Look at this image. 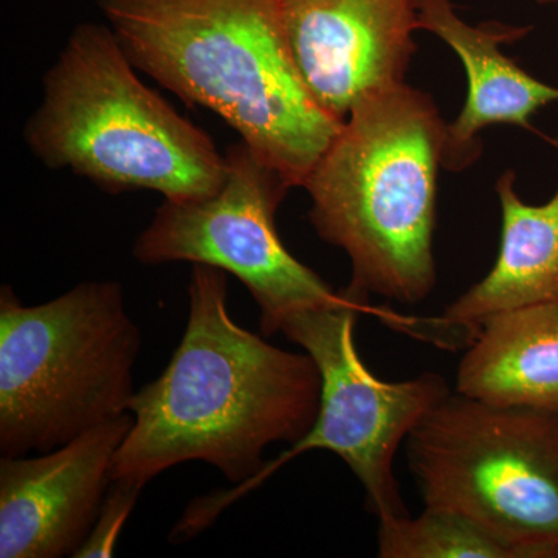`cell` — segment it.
<instances>
[{"instance_id": "6da1fadb", "label": "cell", "mask_w": 558, "mask_h": 558, "mask_svg": "<svg viewBox=\"0 0 558 558\" xmlns=\"http://www.w3.org/2000/svg\"><path fill=\"white\" fill-rule=\"evenodd\" d=\"M322 377L304 352L242 328L229 311V274L193 264L189 322L156 380L135 391L134 424L112 481L145 487L165 470L202 461L248 490L277 442H300L317 421Z\"/></svg>"}, {"instance_id": "7a4b0ae2", "label": "cell", "mask_w": 558, "mask_h": 558, "mask_svg": "<svg viewBox=\"0 0 558 558\" xmlns=\"http://www.w3.org/2000/svg\"><path fill=\"white\" fill-rule=\"evenodd\" d=\"M134 68L215 112L292 189L343 121L301 78L278 0H97Z\"/></svg>"}, {"instance_id": "3957f363", "label": "cell", "mask_w": 558, "mask_h": 558, "mask_svg": "<svg viewBox=\"0 0 558 558\" xmlns=\"http://www.w3.org/2000/svg\"><path fill=\"white\" fill-rule=\"evenodd\" d=\"M447 126L432 95L403 81L360 98L318 160L307 218L347 253L349 288L405 304L432 295Z\"/></svg>"}, {"instance_id": "277c9868", "label": "cell", "mask_w": 558, "mask_h": 558, "mask_svg": "<svg viewBox=\"0 0 558 558\" xmlns=\"http://www.w3.org/2000/svg\"><path fill=\"white\" fill-rule=\"evenodd\" d=\"M43 90L24 138L50 170L171 202L205 199L226 182V154L138 78L109 25L70 33Z\"/></svg>"}, {"instance_id": "5b68a950", "label": "cell", "mask_w": 558, "mask_h": 558, "mask_svg": "<svg viewBox=\"0 0 558 558\" xmlns=\"http://www.w3.org/2000/svg\"><path fill=\"white\" fill-rule=\"evenodd\" d=\"M142 332L119 281H86L25 306L0 289V453L64 446L130 413Z\"/></svg>"}, {"instance_id": "8992f818", "label": "cell", "mask_w": 558, "mask_h": 558, "mask_svg": "<svg viewBox=\"0 0 558 558\" xmlns=\"http://www.w3.org/2000/svg\"><path fill=\"white\" fill-rule=\"evenodd\" d=\"M424 505L454 510L558 558V410L497 407L450 392L407 439Z\"/></svg>"}, {"instance_id": "52a82bcc", "label": "cell", "mask_w": 558, "mask_h": 558, "mask_svg": "<svg viewBox=\"0 0 558 558\" xmlns=\"http://www.w3.org/2000/svg\"><path fill=\"white\" fill-rule=\"evenodd\" d=\"M226 159L218 193L165 201L135 240L132 256L143 266L205 264L233 275L258 304L266 337L306 312L339 304L347 290L330 288L279 236L275 218L292 186L245 143L230 146Z\"/></svg>"}, {"instance_id": "ba28073f", "label": "cell", "mask_w": 558, "mask_h": 558, "mask_svg": "<svg viewBox=\"0 0 558 558\" xmlns=\"http://www.w3.org/2000/svg\"><path fill=\"white\" fill-rule=\"evenodd\" d=\"M368 311V295L348 286L339 304L306 312L282 329L317 365L318 416L311 432L266 465L250 488L289 459L326 450L354 473L365 490L366 508L377 520L409 515L396 478V454L425 414L451 391L438 373L400 381L379 379L363 362L355 341L360 315Z\"/></svg>"}, {"instance_id": "9c48e42d", "label": "cell", "mask_w": 558, "mask_h": 558, "mask_svg": "<svg viewBox=\"0 0 558 558\" xmlns=\"http://www.w3.org/2000/svg\"><path fill=\"white\" fill-rule=\"evenodd\" d=\"M286 38L312 97L343 121L371 94L407 81L416 0H278Z\"/></svg>"}, {"instance_id": "30bf717a", "label": "cell", "mask_w": 558, "mask_h": 558, "mask_svg": "<svg viewBox=\"0 0 558 558\" xmlns=\"http://www.w3.org/2000/svg\"><path fill=\"white\" fill-rule=\"evenodd\" d=\"M132 424L123 414L46 453L0 459V557H75Z\"/></svg>"}, {"instance_id": "8fae6325", "label": "cell", "mask_w": 558, "mask_h": 558, "mask_svg": "<svg viewBox=\"0 0 558 558\" xmlns=\"http://www.w3.org/2000/svg\"><path fill=\"white\" fill-rule=\"evenodd\" d=\"M418 32L432 33L457 53L468 76V95L447 126L444 170H468L483 153L481 134L509 124L539 134L532 123L539 109L558 105V87L543 83L501 50L526 38L527 25L487 21L469 24L454 0H416Z\"/></svg>"}, {"instance_id": "7c38bea8", "label": "cell", "mask_w": 558, "mask_h": 558, "mask_svg": "<svg viewBox=\"0 0 558 558\" xmlns=\"http://www.w3.org/2000/svg\"><path fill=\"white\" fill-rule=\"evenodd\" d=\"M495 191L501 208L497 260L436 317L468 347L494 315L558 303V189L545 204H526L517 191L515 172L509 170L499 175Z\"/></svg>"}, {"instance_id": "4fadbf2b", "label": "cell", "mask_w": 558, "mask_h": 558, "mask_svg": "<svg viewBox=\"0 0 558 558\" xmlns=\"http://www.w3.org/2000/svg\"><path fill=\"white\" fill-rule=\"evenodd\" d=\"M454 391L488 405L558 410V303L483 323L459 362Z\"/></svg>"}, {"instance_id": "5bb4252c", "label": "cell", "mask_w": 558, "mask_h": 558, "mask_svg": "<svg viewBox=\"0 0 558 558\" xmlns=\"http://www.w3.org/2000/svg\"><path fill=\"white\" fill-rule=\"evenodd\" d=\"M381 558H527L520 546L454 510L429 508L417 517L379 520Z\"/></svg>"}, {"instance_id": "9a60e30c", "label": "cell", "mask_w": 558, "mask_h": 558, "mask_svg": "<svg viewBox=\"0 0 558 558\" xmlns=\"http://www.w3.org/2000/svg\"><path fill=\"white\" fill-rule=\"evenodd\" d=\"M145 487L126 481H112L89 537L76 550L75 558H109L116 553L124 523L137 505Z\"/></svg>"}, {"instance_id": "2e32d148", "label": "cell", "mask_w": 558, "mask_h": 558, "mask_svg": "<svg viewBox=\"0 0 558 558\" xmlns=\"http://www.w3.org/2000/svg\"><path fill=\"white\" fill-rule=\"evenodd\" d=\"M535 2L539 3V5H556L558 0H535Z\"/></svg>"}]
</instances>
